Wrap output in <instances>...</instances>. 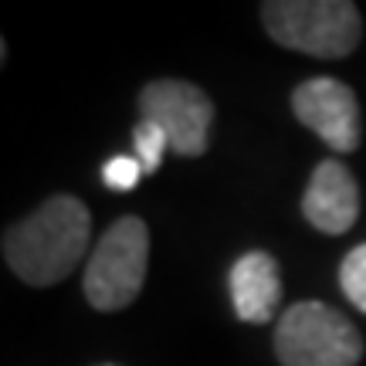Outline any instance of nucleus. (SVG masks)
Returning <instances> with one entry per match:
<instances>
[{
    "label": "nucleus",
    "instance_id": "4",
    "mask_svg": "<svg viewBox=\"0 0 366 366\" xmlns=\"http://www.w3.org/2000/svg\"><path fill=\"white\" fill-rule=\"evenodd\" d=\"M149 268V231L139 217H119L85 262V299L99 312H119L143 292Z\"/></svg>",
    "mask_w": 366,
    "mask_h": 366
},
{
    "label": "nucleus",
    "instance_id": "11",
    "mask_svg": "<svg viewBox=\"0 0 366 366\" xmlns=\"http://www.w3.org/2000/svg\"><path fill=\"white\" fill-rule=\"evenodd\" d=\"M143 163L136 157H112L102 163V183L109 187V190H116V194H122V190H132L136 183L143 180Z\"/></svg>",
    "mask_w": 366,
    "mask_h": 366
},
{
    "label": "nucleus",
    "instance_id": "7",
    "mask_svg": "<svg viewBox=\"0 0 366 366\" xmlns=\"http://www.w3.org/2000/svg\"><path fill=\"white\" fill-rule=\"evenodd\" d=\"M302 214L322 234H346L353 227L360 217V187L346 163L329 157L315 167L302 194Z\"/></svg>",
    "mask_w": 366,
    "mask_h": 366
},
{
    "label": "nucleus",
    "instance_id": "2",
    "mask_svg": "<svg viewBox=\"0 0 366 366\" xmlns=\"http://www.w3.org/2000/svg\"><path fill=\"white\" fill-rule=\"evenodd\" d=\"M262 24L288 51L309 58H346L363 34L360 11L350 0H268Z\"/></svg>",
    "mask_w": 366,
    "mask_h": 366
},
{
    "label": "nucleus",
    "instance_id": "1",
    "mask_svg": "<svg viewBox=\"0 0 366 366\" xmlns=\"http://www.w3.org/2000/svg\"><path fill=\"white\" fill-rule=\"evenodd\" d=\"M92 214L79 197H48L41 207L7 227L4 262L21 282L51 288L79 268L89 251Z\"/></svg>",
    "mask_w": 366,
    "mask_h": 366
},
{
    "label": "nucleus",
    "instance_id": "10",
    "mask_svg": "<svg viewBox=\"0 0 366 366\" xmlns=\"http://www.w3.org/2000/svg\"><path fill=\"white\" fill-rule=\"evenodd\" d=\"M340 288L360 312H366V244H356L340 264Z\"/></svg>",
    "mask_w": 366,
    "mask_h": 366
},
{
    "label": "nucleus",
    "instance_id": "3",
    "mask_svg": "<svg viewBox=\"0 0 366 366\" xmlns=\"http://www.w3.org/2000/svg\"><path fill=\"white\" fill-rule=\"evenodd\" d=\"M274 356L282 366H356L363 336L326 302H295L278 315Z\"/></svg>",
    "mask_w": 366,
    "mask_h": 366
},
{
    "label": "nucleus",
    "instance_id": "12",
    "mask_svg": "<svg viewBox=\"0 0 366 366\" xmlns=\"http://www.w3.org/2000/svg\"><path fill=\"white\" fill-rule=\"evenodd\" d=\"M102 366H112V363H102Z\"/></svg>",
    "mask_w": 366,
    "mask_h": 366
},
{
    "label": "nucleus",
    "instance_id": "8",
    "mask_svg": "<svg viewBox=\"0 0 366 366\" xmlns=\"http://www.w3.org/2000/svg\"><path fill=\"white\" fill-rule=\"evenodd\" d=\"M231 285V302L241 322L264 326L272 322L282 302V272L268 251H248L231 264L227 274Z\"/></svg>",
    "mask_w": 366,
    "mask_h": 366
},
{
    "label": "nucleus",
    "instance_id": "5",
    "mask_svg": "<svg viewBox=\"0 0 366 366\" xmlns=\"http://www.w3.org/2000/svg\"><path fill=\"white\" fill-rule=\"evenodd\" d=\"M139 116L167 132L170 149L180 157L207 153V136L214 122V102L194 81L157 79L139 92Z\"/></svg>",
    "mask_w": 366,
    "mask_h": 366
},
{
    "label": "nucleus",
    "instance_id": "6",
    "mask_svg": "<svg viewBox=\"0 0 366 366\" xmlns=\"http://www.w3.org/2000/svg\"><path fill=\"white\" fill-rule=\"evenodd\" d=\"M292 112L305 129H312L329 149L353 153L363 139L360 102L346 81L332 75H315L292 92Z\"/></svg>",
    "mask_w": 366,
    "mask_h": 366
},
{
    "label": "nucleus",
    "instance_id": "9",
    "mask_svg": "<svg viewBox=\"0 0 366 366\" xmlns=\"http://www.w3.org/2000/svg\"><path fill=\"white\" fill-rule=\"evenodd\" d=\"M132 157L143 163L146 173H157L159 163H163V153L170 149V139H167V132L159 129V126H153V122H136V129H132Z\"/></svg>",
    "mask_w": 366,
    "mask_h": 366
}]
</instances>
